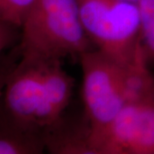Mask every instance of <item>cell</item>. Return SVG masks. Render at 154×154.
<instances>
[{
  "label": "cell",
  "instance_id": "obj_1",
  "mask_svg": "<svg viewBox=\"0 0 154 154\" xmlns=\"http://www.w3.org/2000/svg\"><path fill=\"white\" fill-rule=\"evenodd\" d=\"M82 72L84 113L95 145L131 99L154 91L152 69L145 61L128 69L96 48L79 57Z\"/></svg>",
  "mask_w": 154,
  "mask_h": 154
},
{
  "label": "cell",
  "instance_id": "obj_2",
  "mask_svg": "<svg viewBox=\"0 0 154 154\" xmlns=\"http://www.w3.org/2000/svg\"><path fill=\"white\" fill-rule=\"evenodd\" d=\"M73 89L62 61L21 58L7 76L1 99L17 119L44 133L65 113Z\"/></svg>",
  "mask_w": 154,
  "mask_h": 154
},
{
  "label": "cell",
  "instance_id": "obj_3",
  "mask_svg": "<svg viewBox=\"0 0 154 154\" xmlns=\"http://www.w3.org/2000/svg\"><path fill=\"white\" fill-rule=\"evenodd\" d=\"M21 30V58L62 61L79 57L94 46L76 0H35Z\"/></svg>",
  "mask_w": 154,
  "mask_h": 154
},
{
  "label": "cell",
  "instance_id": "obj_4",
  "mask_svg": "<svg viewBox=\"0 0 154 154\" xmlns=\"http://www.w3.org/2000/svg\"><path fill=\"white\" fill-rule=\"evenodd\" d=\"M83 27L97 50L132 69L144 60L136 4L120 0H76Z\"/></svg>",
  "mask_w": 154,
  "mask_h": 154
},
{
  "label": "cell",
  "instance_id": "obj_5",
  "mask_svg": "<svg viewBox=\"0 0 154 154\" xmlns=\"http://www.w3.org/2000/svg\"><path fill=\"white\" fill-rule=\"evenodd\" d=\"M95 154H154V91L127 103L97 141Z\"/></svg>",
  "mask_w": 154,
  "mask_h": 154
},
{
  "label": "cell",
  "instance_id": "obj_6",
  "mask_svg": "<svg viewBox=\"0 0 154 154\" xmlns=\"http://www.w3.org/2000/svg\"><path fill=\"white\" fill-rule=\"evenodd\" d=\"M64 114L44 131L45 150L54 154H94L91 128L85 113L76 122L67 120Z\"/></svg>",
  "mask_w": 154,
  "mask_h": 154
},
{
  "label": "cell",
  "instance_id": "obj_7",
  "mask_svg": "<svg viewBox=\"0 0 154 154\" xmlns=\"http://www.w3.org/2000/svg\"><path fill=\"white\" fill-rule=\"evenodd\" d=\"M44 151V133L11 115L0 97V154H40Z\"/></svg>",
  "mask_w": 154,
  "mask_h": 154
},
{
  "label": "cell",
  "instance_id": "obj_8",
  "mask_svg": "<svg viewBox=\"0 0 154 154\" xmlns=\"http://www.w3.org/2000/svg\"><path fill=\"white\" fill-rule=\"evenodd\" d=\"M139 44L144 60L151 69L154 66V0H140Z\"/></svg>",
  "mask_w": 154,
  "mask_h": 154
},
{
  "label": "cell",
  "instance_id": "obj_9",
  "mask_svg": "<svg viewBox=\"0 0 154 154\" xmlns=\"http://www.w3.org/2000/svg\"><path fill=\"white\" fill-rule=\"evenodd\" d=\"M35 0H0V22L21 28Z\"/></svg>",
  "mask_w": 154,
  "mask_h": 154
},
{
  "label": "cell",
  "instance_id": "obj_10",
  "mask_svg": "<svg viewBox=\"0 0 154 154\" xmlns=\"http://www.w3.org/2000/svg\"><path fill=\"white\" fill-rule=\"evenodd\" d=\"M15 29H17V28L5 22H0V55L2 51L11 44Z\"/></svg>",
  "mask_w": 154,
  "mask_h": 154
},
{
  "label": "cell",
  "instance_id": "obj_11",
  "mask_svg": "<svg viewBox=\"0 0 154 154\" xmlns=\"http://www.w3.org/2000/svg\"><path fill=\"white\" fill-rule=\"evenodd\" d=\"M9 73H10V71L5 73L2 69H0V97H1L2 93H3V89H4V87H5L6 79H7Z\"/></svg>",
  "mask_w": 154,
  "mask_h": 154
},
{
  "label": "cell",
  "instance_id": "obj_12",
  "mask_svg": "<svg viewBox=\"0 0 154 154\" xmlns=\"http://www.w3.org/2000/svg\"><path fill=\"white\" fill-rule=\"evenodd\" d=\"M120 1H123V2H128V3H134V4H137L140 0H120Z\"/></svg>",
  "mask_w": 154,
  "mask_h": 154
}]
</instances>
